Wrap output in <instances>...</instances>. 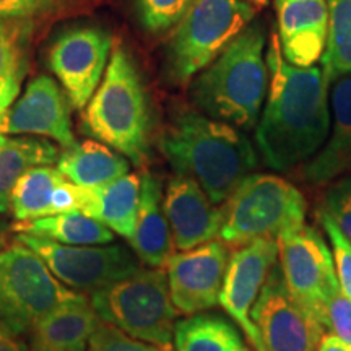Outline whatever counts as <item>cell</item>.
<instances>
[{
    "label": "cell",
    "instance_id": "obj_11",
    "mask_svg": "<svg viewBox=\"0 0 351 351\" xmlns=\"http://www.w3.org/2000/svg\"><path fill=\"white\" fill-rule=\"evenodd\" d=\"M111 47V34L91 25L64 29L51 44L49 67L62 83L73 108H85L98 90Z\"/></svg>",
    "mask_w": 351,
    "mask_h": 351
},
{
    "label": "cell",
    "instance_id": "obj_22",
    "mask_svg": "<svg viewBox=\"0 0 351 351\" xmlns=\"http://www.w3.org/2000/svg\"><path fill=\"white\" fill-rule=\"evenodd\" d=\"M12 231L41 236L67 245H103L111 244L114 232L93 217L82 212L51 215V217L16 221Z\"/></svg>",
    "mask_w": 351,
    "mask_h": 351
},
{
    "label": "cell",
    "instance_id": "obj_20",
    "mask_svg": "<svg viewBox=\"0 0 351 351\" xmlns=\"http://www.w3.org/2000/svg\"><path fill=\"white\" fill-rule=\"evenodd\" d=\"M129 161L104 143L85 140L72 148H64L57 169L70 182L82 187H98L129 174Z\"/></svg>",
    "mask_w": 351,
    "mask_h": 351
},
{
    "label": "cell",
    "instance_id": "obj_6",
    "mask_svg": "<svg viewBox=\"0 0 351 351\" xmlns=\"http://www.w3.org/2000/svg\"><path fill=\"white\" fill-rule=\"evenodd\" d=\"M219 238L226 245L256 239H278L306 225L307 202L302 192L275 174H249L225 202Z\"/></svg>",
    "mask_w": 351,
    "mask_h": 351
},
{
    "label": "cell",
    "instance_id": "obj_14",
    "mask_svg": "<svg viewBox=\"0 0 351 351\" xmlns=\"http://www.w3.org/2000/svg\"><path fill=\"white\" fill-rule=\"evenodd\" d=\"M163 207L178 251H189L219 236L225 212L194 179L174 174L166 186Z\"/></svg>",
    "mask_w": 351,
    "mask_h": 351
},
{
    "label": "cell",
    "instance_id": "obj_30",
    "mask_svg": "<svg viewBox=\"0 0 351 351\" xmlns=\"http://www.w3.org/2000/svg\"><path fill=\"white\" fill-rule=\"evenodd\" d=\"M90 351H169V348H163L148 341L134 339L127 335L121 328L109 326V324L101 322L99 327L96 328L91 335L90 343H88Z\"/></svg>",
    "mask_w": 351,
    "mask_h": 351
},
{
    "label": "cell",
    "instance_id": "obj_12",
    "mask_svg": "<svg viewBox=\"0 0 351 351\" xmlns=\"http://www.w3.org/2000/svg\"><path fill=\"white\" fill-rule=\"evenodd\" d=\"M251 317L267 351H315L326 333L289 295L280 267L267 275Z\"/></svg>",
    "mask_w": 351,
    "mask_h": 351
},
{
    "label": "cell",
    "instance_id": "obj_4",
    "mask_svg": "<svg viewBox=\"0 0 351 351\" xmlns=\"http://www.w3.org/2000/svg\"><path fill=\"white\" fill-rule=\"evenodd\" d=\"M83 129L135 166L150 156L152 114L134 57L122 44L111 51L106 75L83 112Z\"/></svg>",
    "mask_w": 351,
    "mask_h": 351
},
{
    "label": "cell",
    "instance_id": "obj_27",
    "mask_svg": "<svg viewBox=\"0 0 351 351\" xmlns=\"http://www.w3.org/2000/svg\"><path fill=\"white\" fill-rule=\"evenodd\" d=\"M328 29L322 56L327 85L351 75V0H327Z\"/></svg>",
    "mask_w": 351,
    "mask_h": 351
},
{
    "label": "cell",
    "instance_id": "obj_9",
    "mask_svg": "<svg viewBox=\"0 0 351 351\" xmlns=\"http://www.w3.org/2000/svg\"><path fill=\"white\" fill-rule=\"evenodd\" d=\"M285 285L302 311L326 332L328 301L340 289L332 251L313 226H301L276 239Z\"/></svg>",
    "mask_w": 351,
    "mask_h": 351
},
{
    "label": "cell",
    "instance_id": "obj_8",
    "mask_svg": "<svg viewBox=\"0 0 351 351\" xmlns=\"http://www.w3.org/2000/svg\"><path fill=\"white\" fill-rule=\"evenodd\" d=\"M73 295L19 241L0 251V327L10 335H29L44 315Z\"/></svg>",
    "mask_w": 351,
    "mask_h": 351
},
{
    "label": "cell",
    "instance_id": "obj_28",
    "mask_svg": "<svg viewBox=\"0 0 351 351\" xmlns=\"http://www.w3.org/2000/svg\"><path fill=\"white\" fill-rule=\"evenodd\" d=\"M194 0H134L138 23L152 34L174 29Z\"/></svg>",
    "mask_w": 351,
    "mask_h": 351
},
{
    "label": "cell",
    "instance_id": "obj_29",
    "mask_svg": "<svg viewBox=\"0 0 351 351\" xmlns=\"http://www.w3.org/2000/svg\"><path fill=\"white\" fill-rule=\"evenodd\" d=\"M317 219L330 241V251L340 289L351 300V243L326 210H317Z\"/></svg>",
    "mask_w": 351,
    "mask_h": 351
},
{
    "label": "cell",
    "instance_id": "obj_24",
    "mask_svg": "<svg viewBox=\"0 0 351 351\" xmlns=\"http://www.w3.org/2000/svg\"><path fill=\"white\" fill-rule=\"evenodd\" d=\"M176 351H249L230 320L218 314L197 313L174 326Z\"/></svg>",
    "mask_w": 351,
    "mask_h": 351
},
{
    "label": "cell",
    "instance_id": "obj_31",
    "mask_svg": "<svg viewBox=\"0 0 351 351\" xmlns=\"http://www.w3.org/2000/svg\"><path fill=\"white\" fill-rule=\"evenodd\" d=\"M351 243V176H343L328 189L324 207Z\"/></svg>",
    "mask_w": 351,
    "mask_h": 351
},
{
    "label": "cell",
    "instance_id": "obj_21",
    "mask_svg": "<svg viewBox=\"0 0 351 351\" xmlns=\"http://www.w3.org/2000/svg\"><path fill=\"white\" fill-rule=\"evenodd\" d=\"M93 189V205L88 217L130 241L135 232L140 202V176L125 174L116 181Z\"/></svg>",
    "mask_w": 351,
    "mask_h": 351
},
{
    "label": "cell",
    "instance_id": "obj_10",
    "mask_svg": "<svg viewBox=\"0 0 351 351\" xmlns=\"http://www.w3.org/2000/svg\"><path fill=\"white\" fill-rule=\"evenodd\" d=\"M16 241L41 257L60 283L78 293H95L135 274L143 263L122 244L67 245L19 232Z\"/></svg>",
    "mask_w": 351,
    "mask_h": 351
},
{
    "label": "cell",
    "instance_id": "obj_33",
    "mask_svg": "<svg viewBox=\"0 0 351 351\" xmlns=\"http://www.w3.org/2000/svg\"><path fill=\"white\" fill-rule=\"evenodd\" d=\"M65 0H0V20L36 19L62 8Z\"/></svg>",
    "mask_w": 351,
    "mask_h": 351
},
{
    "label": "cell",
    "instance_id": "obj_37",
    "mask_svg": "<svg viewBox=\"0 0 351 351\" xmlns=\"http://www.w3.org/2000/svg\"><path fill=\"white\" fill-rule=\"evenodd\" d=\"M7 225L5 223L2 221V219H0V251H2L3 247H5V236H7Z\"/></svg>",
    "mask_w": 351,
    "mask_h": 351
},
{
    "label": "cell",
    "instance_id": "obj_19",
    "mask_svg": "<svg viewBox=\"0 0 351 351\" xmlns=\"http://www.w3.org/2000/svg\"><path fill=\"white\" fill-rule=\"evenodd\" d=\"M163 184L153 173L140 178V202L130 249L143 265L163 269L173 256V234L163 207Z\"/></svg>",
    "mask_w": 351,
    "mask_h": 351
},
{
    "label": "cell",
    "instance_id": "obj_25",
    "mask_svg": "<svg viewBox=\"0 0 351 351\" xmlns=\"http://www.w3.org/2000/svg\"><path fill=\"white\" fill-rule=\"evenodd\" d=\"M67 181L57 168L38 166L19 179L12 191L10 208L19 221L51 217L56 189Z\"/></svg>",
    "mask_w": 351,
    "mask_h": 351
},
{
    "label": "cell",
    "instance_id": "obj_7",
    "mask_svg": "<svg viewBox=\"0 0 351 351\" xmlns=\"http://www.w3.org/2000/svg\"><path fill=\"white\" fill-rule=\"evenodd\" d=\"M91 306L101 322L121 328L134 339L169 348L174 335L176 309L166 271L140 269L109 287L91 293Z\"/></svg>",
    "mask_w": 351,
    "mask_h": 351
},
{
    "label": "cell",
    "instance_id": "obj_2",
    "mask_svg": "<svg viewBox=\"0 0 351 351\" xmlns=\"http://www.w3.org/2000/svg\"><path fill=\"white\" fill-rule=\"evenodd\" d=\"M160 150L174 174L194 179L215 205L230 199L257 168V153L238 127L182 109L160 137Z\"/></svg>",
    "mask_w": 351,
    "mask_h": 351
},
{
    "label": "cell",
    "instance_id": "obj_18",
    "mask_svg": "<svg viewBox=\"0 0 351 351\" xmlns=\"http://www.w3.org/2000/svg\"><path fill=\"white\" fill-rule=\"evenodd\" d=\"M333 124L326 145L304 165V178L322 186L351 173V75L333 82Z\"/></svg>",
    "mask_w": 351,
    "mask_h": 351
},
{
    "label": "cell",
    "instance_id": "obj_39",
    "mask_svg": "<svg viewBox=\"0 0 351 351\" xmlns=\"http://www.w3.org/2000/svg\"><path fill=\"white\" fill-rule=\"evenodd\" d=\"M3 142H5V135H3V132L0 130V145H2Z\"/></svg>",
    "mask_w": 351,
    "mask_h": 351
},
{
    "label": "cell",
    "instance_id": "obj_17",
    "mask_svg": "<svg viewBox=\"0 0 351 351\" xmlns=\"http://www.w3.org/2000/svg\"><path fill=\"white\" fill-rule=\"evenodd\" d=\"M101 319L82 293L57 306L29 333V351H86Z\"/></svg>",
    "mask_w": 351,
    "mask_h": 351
},
{
    "label": "cell",
    "instance_id": "obj_5",
    "mask_svg": "<svg viewBox=\"0 0 351 351\" xmlns=\"http://www.w3.org/2000/svg\"><path fill=\"white\" fill-rule=\"evenodd\" d=\"M245 0H194L165 49L163 75L171 85H187L256 20Z\"/></svg>",
    "mask_w": 351,
    "mask_h": 351
},
{
    "label": "cell",
    "instance_id": "obj_23",
    "mask_svg": "<svg viewBox=\"0 0 351 351\" xmlns=\"http://www.w3.org/2000/svg\"><path fill=\"white\" fill-rule=\"evenodd\" d=\"M59 148L46 138H5L0 145V213L10 210L12 191L29 169L49 166L59 160Z\"/></svg>",
    "mask_w": 351,
    "mask_h": 351
},
{
    "label": "cell",
    "instance_id": "obj_36",
    "mask_svg": "<svg viewBox=\"0 0 351 351\" xmlns=\"http://www.w3.org/2000/svg\"><path fill=\"white\" fill-rule=\"evenodd\" d=\"M0 351H29L26 343L0 327Z\"/></svg>",
    "mask_w": 351,
    "mask_h": 351
},
{
    "label": "cell",
    "instance_id": "obj_16",
    "mask_svg": "<svg viewBox=\"0 0 351 351\" xmlns=\"http://www.w3.org/2000/svg\"><path fill=\"white\" fill-rule=\"evenodd\" d=\"M283 57L296 67H313L327 44V0H274Z\"/></svg>",
    "mask_w": 351,
    "mask_h": 351
},
{
    "label": "cell",
    "instance_id": "obj_1",
    "mask_svg": "<svg viewBox=\"0 0 351 351\" xmlns=\"http://www.w3.org/2000/svg\"><path fill=\"white\" fill-rule=\"evenodd\" d=\"M265 60L269 88L257 122L256 145L269 168L287 171L307 163L327 142L332 127L328 85L317 65L289 64L276 33L270 34Z\"/></svg>",
    "mask_w": 351,
    "mask_h": 351
},
{
    "label": "cell",
    "instance_id": "obj_15",
    "mask_svg": "<svg viewBox=\"0 0 351 351\" xmlns=\"http://www.w3.org/2000/svg\"><path fill=\"white\" fill-rule=\"evenodd\" d=\"M5 132L43 135L54 138L64 148H72L77 143L69 101L60 86L46 75L33 78L25 95L8 109Z\"/></svg>",
    "mask_w": 351,
    "mask_h": 351
},
{
    "label": "cell",
    "instance_id": "obj_35",
    "mask_svg": "<svg viewBox=\"0 0 351 351\" xmlns=\"http://www.w3.org/2000/svg\"><path fill=\"white\" fill-rule=\"evenodd\" d=\"M15 91L8 90L5 86H0V130L5 132V119H7V114L8 109H10L13 99L16 98Z\"/></svg>",
    "mask_w": 351,
    "mask_h": 351
},
{
    "label": "cell",
    "instance_id": "obj_13",
    "mask_svg": "<svg viewBox=\"0 0 351 351\" xmlns=\"http://www.w3.org/2000/svg\"><path fill=\"white\" fill-rule=\"evenodd\" d=\"M228 263V245L217 239L173 254L166 263V276L178 313L192 315L217 306Z\"/></svg>",
    "mask_w": 351,
    "mask_h": 351
},
{
    "label": "cell",
    "instance_id": "obj_32",
    "mask_svg": "<svg viewBox=\"0 0 351 351\" xmlns=\"http://www.w3.org/2000/svg\"><path fill=\"white\" fill-rule=\"evenodd\" d=\"M326 332L351 345V300L341 289L332 296L326 309Z\"/></svg>",
    "mask_w": 351,
    "mask_h": 351
},
{
    "label": "cell",
    "instance_id": "obj_38",
    "mask_svg": "<svg viewBox=\"0 0 351 351\" xmlns=\"http://www.w3.org/2000/svg\"><path fill=\"white\" fill-rule=\"evenodd\" d=\"M245 2H249V3H252L254 7L257 8H263V7H267L269 5V0H245Z\"/></svg>",
    "mask_w": 351,
    "mask_h": 351
},
{
    "label": "cell",
    "instance_id": "obj_26",
    "mask_svg": "<svg viewBox=\"0 0 351 351\" xmlns=\"http://www.w3.org/2000/svg\"><path fill=\"white\" fill-rule=\"evenodd\" d=\"M33 19L0 20V86L20 93L28 72L29 44L34 33Z\"/></svg>",
    "mask_w": 351,
    "mask_h": 351
},
{
    "label": "cell",
    "instance_id": "obj_3",
    "mask_svg": "<svg viewBox=\"0 0 351 351\" xmlns=\"http://www.w3.org/2000/svg\"><path fill=\"white\" fill-rule=\"evenodd\" d=\"M265 25L252 20L207 69L191 82V101L200 112L251 130L269 88Z\"/></svg>",
    "mask_w": 351,
    "mask_h": 351
},
{
    "label": "cell",
    "instance_id": "obj_34",
    "mask_svg": "<svg viewBox=\"0 0 351 351\" xmlns=\"http://www.w3.org/2000/svg\"><path fill=\"white\" fill-rule=\"evenodd\" d=\"M315 351H351V345L333 333H324Z\"/></svg>",
    "mask_w": 351,
    "mask_h": 351
}]
</instances>
